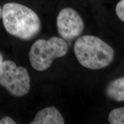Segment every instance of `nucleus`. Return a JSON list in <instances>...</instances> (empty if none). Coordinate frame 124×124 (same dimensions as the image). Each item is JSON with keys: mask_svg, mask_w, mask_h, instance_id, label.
Masks as SVG:
<instances>
[{"mask_svg": "<svg viewBox=\"0 0 124 124\" xmlns=\"http://www.w3.org/2000/svg\"><path fill=\"white\" fill-rule=\"evenodd\" d=\"M108 121L111 124H124V108L111 110L108 114Z\"/></svg>", "mask_w": 124, "mask_h": 124, "instance_id": "6e6552de", "label": "nucleus"}, {"mask_svg": "<svg viewBox=\"0 0 124 124\" xmlns=\"http://www.w3.org/2000/svg\"><path fill=\"white\" fill-rule=\"evenodd\" d=\"M69 46L66 40L54 36L48 40L39 39L31 46L29 53L32 67L39 71L50 67L55 59L61 58L67 53Z\"/></svg>", "mask_w": 124, "mask_h": 124, "instance_id": "7ed1b4c3", "label": "nucleus"}, {"mask_svg": "<svg viewBox=\"0 0 124 124\" xmlns=\"http://www.w3.org/2000/svg\"><path fill=\"white\" fill-rule=\"evenodd\" d=\"M116 12L118 17L124 23V0H121L116 7Z\"/></svg>", "mask_w": 124, "mask_h": 124, "instance_id": "1a4fd4ad", "label": "nucleus"}, {"mask_svg": "<svg viewBox=\"0 0 124 124\" xmlns=\"http://www.w3.org/2000/svg\"><path fill=\"white\" fill-rule=\"evenodd\" d=\"M3 62V56L2 55V54L0 52V67H1V65L2 64Z\"/></svg>", "mask_w": 124, "mask_h": 124, "instance_id": "9b49d317", "label": "nucleus"}, {"mask_svg": "<svg viewBox=\"0 0 124 124\" xmlns=\"http://www.w3.org/2000/svg\"><path fill=\"white\" fill-rule=\"evenodd\" d=\"M16 122L12 118L9 117H4L0 120V124H16Z\"/></svg>", "mask_w": 124, "mask_h": 124, "instance_id": "9d476101", "label": "nucleus"}, {"mask_svg": "<svg viewBox=\"0 0 124 124\" xmlns=\"http://www.w3.org/2000/svg\"><path fill=\"white\" fill-rule=\"evenodd\" d=\"M2 18L6 31L20 39H32L41 29V21L38 15L29 8L18 3L5 4Z\"/></svg>", "mask_w": 124, "mask_h": 124, "instance_id": "f257e3e1", "label": "nucleus"}, {"mask_svg": "<svg viewBox=\"0 0 124 124\" xmlns=\"http://www.w3.org/2000/svg\"><path fill=\"white\" fill-rule=\"evenodd\" d=\"M106 95L116 102L124 101V77L113 80L106 89Z\"/></svg>", "mask_w": 124, "mask_h": 124, "instance_id": "0eeeda50", "label": "nucleus"}, {"mask_svg": "<svg viewBox=\"0 0 124 124\" xmlns=\"http://www.w3.org/2000/svg\"><path fill=\"white\" fill-rule=\"evenodd\" d=\"M2 9L1 8V5H0V19L2 18Z\"/></svg>", "mask_w": 124, "mask_h": 124, "instance_id": "f8f14e48", "label": "nucleus"}, {"mask_svg": "<svg viewBox=\"0 0 124 124\" xmlns=\"http://www.w3.org/2000/svg\"><path fill=\"white\" fill-rule=\"evenodd\" d=\"M31 79L27 70L17 67L11 60L2 62L0 67V86L12 95L21 97L30 90Z\"/></svg>", "mask_w": 124, "mask_h": 124, "instance_id": "20e7f679", "label": "nucleus"}, {"mask_svg": "<svg viewBox=\"0 0 124 124\" xmlns=\"http://www.w3.org/2000/svg\"><path fill=\"white\" fill-rule=\"evenodd\" d=\"M58 32L62 39L66 41L73 40L83 32L85 24L81 16L71 8L62 9L56 20Z\"/></svg>", "mask_w": 124, "mask_h": 124, "instance_id": "39448f33", "label": "nucleus"}, {"mask_svg": "<svg viewBox=\"0 0 124 124\" xmlns=\"http://www.w3.org/2000/svg\"><path fill=\"white\" fill-rule=\"evenodd\" d=\"M61 113L55 107L50 106L41 110L36 115L31 124H64Z\"/></svg>", "mask_w": 124, "mask_h": 124, "instance_id": "423d86ee", "label": "nucleus"}, {"mask_svg": "<svg viewBox=\"0 0 124 124\" xmlns=\"http://www.w3.org/2000/svg\"><path fill=\"white\" fill-rule=\"evenodd\" d=\"M74 51L79 63L91 70L106 67L114 58L113 48L100 38L92 35H84L78 39Z\"/></svg>", "mask_w": 124, "mask_h": 124, "instance_id": "f03ea898", "label": "nucleus"}]
</instances>
